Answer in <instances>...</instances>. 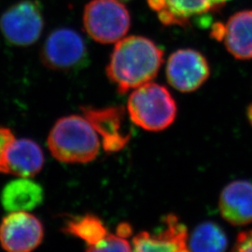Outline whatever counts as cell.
<instances>
[{
	"label": "cell",
	"mask_w": 252,
	"mask_h": 252,
	"mask_svg": "<svg viewBox=\"0 0 252 252\" xmlns=\"http://www.w3.org/2000/svg\"><path fill=\"white\" fill-rule=\"evenodd\" d=\"M163 62V52L153 40L131 36L119 40L107 66L108 79L120 94H126L157 76Z\"/></svg>",
	"instance_id": "1"
},
{
	"label": "cell",
	"mask_w": 252,
	"mask_h": 252,
	"mask_svg": "<svg viewBox=\"0 0 252 252\" xmlns=\"http://www.w3.org/2000/svg\"><path fill=\"white\" fill-rule=\"evenodd\" d=\"M54 158L67 163H86L96 158L100 150L98 134L89 121L79 115L59 119L48 136Z\"/></svg>",
	"instance_id": "2"
},
{
	"label": "cell",
	"mask_w": 252,
	"mask_h": 252,
	"mask_svg": "<svg viewBox=\"0 0 252 252\" xmlns=\"http://www.w3.org/2000/svg\"><path fill=\"white\" fill-rule=\"evenodd\" d=\"M127 110L135 126L152 132L166 129L177 116V105L169 91L151 81L131 94Z\"/></svg>",
	"instance_id": "3"
},
{
	"label": "cell",
	"mask_w": 252,
	"mask_h": 252,
	"mask_svg": "<svg viewBox=\"0 0 252 252\" xmlns=\"http://www.w3.org/2000/svg\"><path fill=\"white\" fill-rule=\"evenodd\" d=\"M130 24L129 11L119 0H92L83 12L85 31L101 44L115 43L124 38Z\"/></svg>",
	"instance_id": "4"
},
{
	"label": "cell",
	"mask_w": 252,
	"mask_h": 252,
	"mask_svg": "<svg viewBox=\"0 0 252 252\" xmlns=\"http://www.w3.org/2000/svg\"><path fill=\"white\" fill-rule=\"evenodd\" d=\"M44 27L41 4L36 0H24L11 6L0 18V30L12 45L34 44Z\"/></svg>",
	"instance_id": "5"
},
{
	"label": "cell",
	"mask_w": 252,
	"mask_h": 252,
	"mask_svg": "<svg viewBox=\"0 0 252 252\" xmlns=\"http://www.w3.org/2000/svg\"><path fill=\"white\" fill-rule=\"evenodd\" d=\"M88 57L83 37L75 30L60 28L53 31L41 50V60L54 70H72L81 67Z\"/></svg>",
	"instance_id": "6"
},
{
	"label": "cell",
	"mask_w": 252,
	"mask_h": 252,
	"mask_svg": "<svg viewBox=\"0 0 252 252\" xmlns=\"http://www.w3.org/2000/svg\"><path fill=\"white\" fill-rule=\"evenodd\" d=\"M43 236L41 221L27 211L10 212L0 223V244L7 252H32L41 244Z\"/></svg>",
	"instance_id": "7"
},
{
	"label": "cell",
	"mask_w": 252,
	"mask_h": 252,
	"mask_svg": "<svg viewBox=\"0 0 252 252\" xmlns=\"http://www.w3.org/2000/svg\"><path fill=\"white\" fill-rule=\"evenodd\" d=\"M64 233L81 239L87 252H131L128 240L119 234L108 233L107 227L95 215L74 218L63 228Z\"/></svg>",
	"instance_id": "8"
},
{
	"label": "cell",
	"mask_w": 252,
	"mask_h": 252,
	"mask_svg": "<svg viewBox=\"0 0 252 252\" xmlns=\"http://www.w3.org/2000/svg\"><path fill=\"white\" fill-rule=\"evenodd\" d=\"M209 74L206 57L191 49L175 52L166 65L167 81L175 89L183 93L198 89L208 79Z\"/></svg>",
	"instance_id": "9"
},
{
	"label": "cell",
	"mask_w": 252,
	"mask_h": 252,
	"mask_svg": "<svg viewBox=\"0 0 252 252\" xmlns=\"http://www.w3.org/2000/svg\"><path fill=\"white\" fill-rule=\"evenodd\" d=\"M43 164L44 154L39 145L28 138H14L0 157V173L31 178L41 171Z\"/></svg>",
	"instance_id": "10"
},
{
	"label": "cell",
	"mask_w": 252,
	"mask_h": 252,
	"mask_svg": "<svg viewBox=\"0 0 252 252\" xmlns=\"http://www.w3.org/2000/svg\"><path fill=\"white\" fill-rule=\"evenodd\" d=\"M162 229L156 233L141 232L133 238L135 252H188V231L176 215L163 218Z\"/></svg>",
	"instance_id": "11"
},
{
	"label": "cell",
	"mask_w": 252,
	"mask_h": 252,
	"mask_svg": "<svg viewBox=\"0 0 252 252\" xmlns=\"http://www.w3.org/2000/svg\"><path fill=\"white\" fill-rule=\"evenodd\" d=\"M82 112L96 133L102 136L103 147L107 152H119L126 147L130 134H125L122 130L124 108H82Z\"/></svg>",
	"instance_id": "12"
},
{
	"label": "cell",
	"mask_w": 252,
	"mask_h": 252,
	"mask_svg": "<svg viewBox=\"0 0 252 252\" xmlns=\"http://www.w3.org/2000/svg\"><path fill=\"white\" fill-rule=\"evenodd\" d=\"M228 0H148L165 26L188 25L191 19L221 7Z\"/></svg>",
	"instance_id": "13"
},
{
	"label": "cell",
	"mask_w": 252,
	"mask_h": 252,
	"mask_svg": "<svg viewBox=\"0 0 252 252\" xmlns=\"http://www.w3.org/2000/svg\"><path fill=\"white\" fill-rule=\"evenodd\" d=\"M212 36L223 40L228 52L237 59H252V10L234 14L225 26L216 25Z\"/></svg>",
	"instance_id": "14"
},
{
	"label": "cell",
	"mask_w": 252,
	"mask_h": 252,
	"mask_svg": "<svg viewBox=\"0 0 252 252\" xmlns=\"http://www.w3.org/2000/svg\"><path fill=\"white\" fill-rule=\"evenodd\" d=\"M219 207L222 218L233 225L252 223V182L236 180L228 184L220 194Z\"/></svg>",
	"instance_id": "15"
},
{
	"label": "cell",
	"mask_w": 252,
	"mask_h": 252,
	"mask_svg": "<svg viewBox=\"0 0 252 252\" xmlns=\"http://www.w3.org/2000/svg\"><path fill=\"white\" fill-rule=\"evenodd\" d=\"M43 199L42 187L28 178L10 181L1 192V204L9 212L31 211L39 207Z\"/></svg>",
	"instance_id": "16"
},
{
	"label": "cell",
	"mask_w": 252,
	"mask_h": 252,
	"mask_svg": "<svg viewBox=\"0 0 252 252\" xmlns=\"http://www.w3.org/2000/svg\"><path fill=\"white\" fill-rule=\"evenodd\" d=\"M227 245L223 230L210 221L197 226L188 240V249L192 252H223Z\"/></svg>",
	"instance_id": "17"
},
{
	"label": "cell",
	"mask_w": 252,
	"mask_h": 252,
	"mask_svg": "<svg viewBox=\"0 0 252 252\" xmlns=\"http://www.w3.org/2000/svg\"><path fill=\"white\" fill-rule=\"evenodd\" d=\"M234 250L237 252H252V231L238 234Z\"/></svg>",
	"instance_id": "18"
},
{
	"label": "cell",
	"mask_w": 252,
	"mask_h": 252,
	"mask_svg": "<svg viewBox=\"0 0 252 252\" xmlns=\"http://www.w3.org/2000/svg\"><path fill=\"white\" fill-rule=\"evenodd\" d=\"M14 138H15L14 135L9 128L0 126V157L4 152L5 148L7 147V145L9 144V142H11Z\"/></svg>",
	"instance_id": "19"
},
{
	"label": "cell",
	"mask_w": 252,
	"mask_h": 252,
	"mask_svg": "<svg viewBox=\"0 0 252 252\" xmlns=\"http://www.w3.org/2000/svg\"><path fill=\"white\" fill-rule=\"evenodd\" d=\"M132 234V228L128 223H122L118 226L117 234L122 237L127 238L128 236H130Z\"/></svg>",
	"instance_id": "20"
},
{
	"label": "cell",
	"mask_w": 252,
	"mask_h": 252,
	"mask_svg": "<svg viewBox=\"0 0 252 252\" xmlns=\"http://www.w3.org/2000/svg\"><path fill=\"white\" fill-rule=\"evenodd\" d=\"M250 119L252 120V108L251 109V110H250Z\"/></svg>",
	"instance_id": "21"
}]
</instances>
